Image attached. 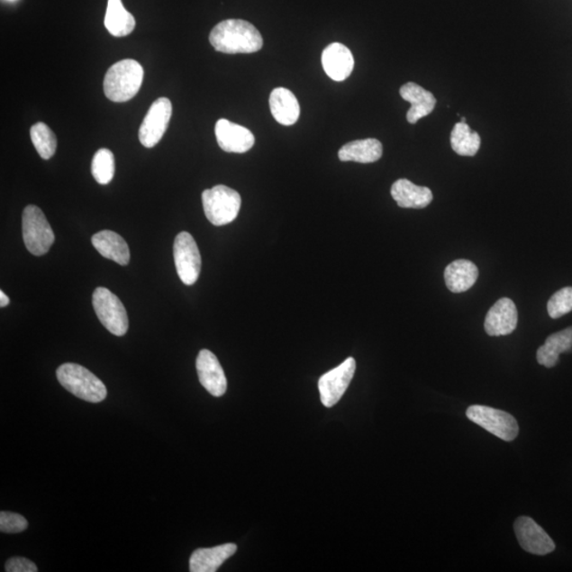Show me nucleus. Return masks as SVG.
Instances as JSON below:
<instances>
[{"mask_svg": "<svg viewBox=\"0 0 572 572\" xmlns=\"http://www.w3.org/2000/svg\"><path fill=\"white\" fill-rule=\"evenodd\" d=\"M215 137L220 148L227 153H246L255 144V136L249 129L227 119L216 123Z\"/></svg>", "mask_w": 572, "mask_h": 572, "instance_id": "obj_13", "label": "nucleus"}, {"mask_svg": "<svg viewBox=\"0 0 572 572\" xmlns=\"http://www.w3.org/2000/svg\"><path fill=\"white\" fill-rule=\"evenodd\" d=\"M172 117V104L168 98H159L150 105L140 129V141L143 147L153 148L159 143Z\"/></svg>", "mask_w": 572, "mask_h": 572, "instance_id": "obj_10", "label": "nucleus"}, {"mask_svg": "<svg viewBox=\"0 0 572 572\" xmlns=\"http://www.w3.org/2000/svg\"><path fill=\"white\" fill-rule=\"evenodd\" d=\"M383 155L382 143L373 138L355 141L343 146L339 152L341 161H354L359 164H372L381 159Z\"/></svg>", "mask_w": 572, "mask_h": 572, "instance_id": "obj_23", "label": "nucleus"}, {"mask_svg": "<svg viewBox=\"0 0 572 572\" xmlns=\"http://www.w3.org/2000/svg\"><path fill=\"white\" fill-rule=\"evenodd\" d=\"M28 528L25 517L14 512L2 511L0 513V531L3 533H21Z\"/></svg>", "mask_w": 572, "mask_h": 572, "instance_id": "obj_29", "label": "nucleus"}, {"mask_svg": "<svg viewBox=\"0 0 572 572\" xmlns=\"http://www.w3.org/2000/svg\"><path fill=\"white\" fill-rule=\"evenodd\" d=\"M238 547L229 543L213 548H201L192 553L190 558L191 572H215L226 562V559L236 555Z\"/></svg>", "mask_w": 572, "mask_h": 572, "instance_id": "obj_18", "label": "nucleus"}, {"mask_svg": "<svg viewBox=\"0 0 572 572\" xmlns=\"http://www.w3.org/2000/svg\"><path fill=\"white\" fill-rule=\"evenodd\" d=\"M547 310L548 314L552 319L561 318L568 314L572 311V287H564L553 294V296L548 301Z\"/></svg>", "mask_w": 572, "mask_h": 572, "instance_id": "obj_28", "label": "nucleus"}, {"mask_svg": "<svg viewBox=\"0 0 572 572\" xmlns=\"http://www.w3.org/2000/svg\"><path fill=\"white\" fill-rule=\"evenodd\" d=\"M322 63L326 74L336 82L348 79L354 69L352 52L340 43L331 44L323 50Z\"/></svg>", "mask_w": 572, "mask_h": 572, "instance_id": "obj_15", "label": "nucleus"}, {"mask_svg": "<svg viewBox=\"0 0 572 572\" xmlns=\"http://www.w3.org/2000/svg\"><path fill=\"white\" fill-rule=\"evenodd\" d=\"M93 305L95 315L112 334L123 336L128 332V313L116 295L105 287L95 288L93 295Z\"/></svg>", "mask_w": 572, "mask_h": 572, "instance_id": "obj_6", "label": "nucleus"}, {"mask_svg": "<svg viewBox=\"0 0 572 572\" xmlns=\"http://www.w3.org/2000/svg\"><path fill=\"white\" fill-rule=\"evenodd\" d=\"M355 369V359L349 358L335 369L319 378L318 388L324 406L331 408L340 402L353 379Z\"/></svg>", "mask_w": 572, "mask_h": 572, "instance_id": "obj_9", "label": "nucleus"}, {"mask_svg": "<svg viewBox=\"0 0 572 572\" xmlns=\"http://www.w3.org/2000/svg\"><path fill=\"white\" fill-rule=\"evenodd\" d=\"M23 238L28 251L38 257L46 255L56 240L45 214L34 204L23 210Z\"/></svg>", "mask_w": 572, "mask_h": 572, "instance_id": "obj_5", "label": "nucleus"}, {"mask_svg": "<svg viewBox=\"0 0 572 572\" xmlns=\"http://www.w3.org/2000/svg\"><path fill=\"white\" fill-rule=\"evenodd\" d=\"M467 415L472 422L483 427L504 441H513L519 436L520 427L513 415L499 409L473 405L468 408Z\"/></svg>", "mask_w": 572, "mask_h": 572, "instance_id": "obj_7", "label": "nucleus"}, {"mask_svg": "<svg viewBox=\"0 0 572 572\" xmlns=\"http://www.w3.org/2000/svg\"><path fill=\"white\" fill-rule=\"evenodd\" d=\"M481 144L477 132H474L467 123L455 124L450 134V146L454 152L460 156H475Z\"/></svg>", "mask_w": 572, "mask_h": 572, "instance_id": "obj_25", "label": "nucleus"}, {"mask_svg": "<svg viewBox=\"0 0 572 572\" xmlns=\"http://www.w3.org/2000/svg\"><path fill=\"white\" fill-rule=\"evenodd\" d=\"M9 304L10 299L7 295H5L3 291L0 292V306H2V308H5V306L9 305Z\"/></svg>", "mask_w": 572, "mask_h": 572, "instance_id": "obj_31", "label": "nucleus"}, {"mask_svg": "<svg viewBox=\"0 0 572 572\" xmlns=\"http://www.w3.org/2000/svg\"><path fill=\"white\" fill-rule=\"evenodd\" d=\"M104 26L113 36L124 38L134 32L136 21L122 0H108Z\"/></svg>", "mask_w": 572, "mask_h": 572, "instance_id": "obj_24", "label": "nucleus"}, {"mask_svg": "<svg viewBox=\"0 0 572 572\" xmlns=\"http://www.w3.org/2000/svg\"><path fill=\"white\" fill-rule=\"evenodd\" d=\"M269 107L277 123L288 126L298 122L300 105L290 89L275 88L270 94Z\"/></svg>", "mask_w": 572, "mask_h": 572, "instance_id": "obj_19", "label": "nucleus"}, {"mask_svg": "<svg viewBox=\"0 0 572 572\" xmlns=\"http://www.w3.org/2000/svg\"><path fill=\"white\" fill-rule=\"evenodd\" d=\"M114 156L108 149H100L95 154L92 161V174L95 182L100 185H107L112 182L114 176Z\"/></svg>", "mask_w": 572, "mask_h": 572, "instance_id": "obj_27", "label": "nucleus"}, {"mask_svg": "<svg viewBox=\"0 0 572 572\" xmlns=\"http://www.w3.org/2000/svg\"><path fill=\"white\" fill-rule=\"evenodd\" d=\"M144 71L135 59H126L107 70L104 88L106 98L117 104L130 101L140 92Z\"/></svg>", "mask_w": 572, "mask_h": 572, "instance_id": "obj_2", "label": "nucleus"}, {"mask_svg": "<svg viewBox=\"0 0 572 572\" xmlns=\"http://www.w3.org/2000/svg\"><path fill=\"white\" fill-rule=\"evenodd\" d=\"M478 275V268L472 261L456 260L445 268V285L451 293L467 292L477 281Z\"/></svg>", "mask_w": 572, "mask_h": 572, "instance_id": "obj_20", "label": "nucleus"}, {"mask_svg": "<svg viewBox=\"0 0 572 572\" xmlns=\"http://www.w3.org/2000/svg\"><path fill=\"white\" fill-rule=\"evenodd\" d=\"M173 251L179 279L186 286H194L202 268L201 252L195 238L186 232L178 233L174 241Z\"/></svg>", "mask_w": 572, "mask_h": 572, "instance_id": "obj_8", "label": "nucleus"}, {"mask_svg": "<svg viewBox=\"0 0 572 572\" xmlns=\"http://www.w3.org/2000/svg\"><path fill=\"white\" fill-rule=\"evenodd\" d=\"M568 352H572V327L548 337L539 348L537 359L540 365L552 368L558 363L559 354Z\"/></svg>", "mask_w": 572, "mask_h": 572, "instance_id": "obj_22", "label": "nucleus"}, {"mask_svg": "<svg viewBox=\"0 0 572 572\" xmlns=\"http://www.w3.org/2000/svg\"><path fill=\"white\" fill-rule=\"evenodd\" d=\"M204 214L214 226L231 224L240 213L241 195L236 190L224 185H218L213 189L204 190L202 195Z\"/></svg>", "mask_w": 572, "mask_h": 572, "instance_id": "obj_4", "label": "nucleus"}, {"mask_svg": "<svg viewBox=\"0 0 572 572\" xmlns=\"http://www.w3.org/2000/svg\"><path fill=\"white\" fill-rule=\"evenodd\" d=\"M517 322L519 314L515 304L509 298H502L487 312L485 330L490 336H505L514 332Z\"/></svg>", "mask_w": 572, "mask_h": 572, "instance_id": "obj_14", "label": "nucleus"}, {"mask_svg": "<svg viewBox=\"0 0 572 572\" xmlns=\"http://www.w3.org/2000/svg\"><path fill=\"white\" fill-rule=\"evenodd\" d=\"M403 99L412 104L407 112V122L415 124L420 119L429 116L437 104L435 95L413 82L406 83L400 89Z\"/></svg>", "mask_w": 572, "mask_h": 572, "instance_id": "obj_16", "label": "nucleus"}, {"mask_svg": "<svg viewBox=\"0 0 572 572\" xmlns=\"http://www.w3.org/2000/svg\"><path fill=\"white\" fill-rule=\"evenodd\" d=\"M92 243L101 256L123 267L129 264L131 259L129 246L118 233L111 231L100 232L93 236Z\"/></svg>", "mask_w": 572, "mask_h": 572, "instance_id": "obj_21", "label": "nucleus"}, {"mask_svg": "<svg viewBox=\"0 0 572 572\" xmlns=\"http://www.w3.org/2000/svg\"><path fill=\"white\" fill-rule=\"evenodd\" d=\"M514 531L522 549L532 555L546 556L556 549L555 541L528 516H521L516 520Z\"/></svg>", "mask_w": 572, "mask_h": 572, "instance_id": "obj_11", "label": "nucleus"}, {"mask_svg": "<svg viewBox=\"0 0 572 572\" xmlns=\"http://www.w3.org/2000/svg\"><path fill=\"white\" fill-rule=\"evenodd\" d=\"M209 41L216 51L226 54L255 53L263 46L259 30L243 20L221 22L213 29Z\"/></svg>", "mask_w": 572, "mask_h": 572, "instance_id": "obj_1", "label": "nucleus"}, {"mask_svg": "<svg viewBox=\"0 0 572 572\" xmlns=\"http://www.w3.org/2000/svg\"><path fill=\"white\" fill-rule=\"evenodd\" d=\"M57 377L66 390L81 400L100 403L106 399L105 385L86 367L72 363L64 364L59 367Z\"/></svg>", "mask_w": 572, "mask_h": 572, "instance_id": "obj_3", "label": "nucleus"}, {"mask_svg": "<svg viewBox=\"0 0 572 572\" xmlns=\"http://www.w3.org/2000/svg\"><path fill=\"white\" fill-rule=\"evenodd\" d=\"M36 565L25 558H12L5 563V571L8 572H36Z\"/></svg>", "mask_w": 572, "mask_h": 572, "instance_id": "obj_30", "label": "nucleus"}, {"mask_svg": "<svg viewBox=\"0 0 572 572\" xmlns=\"http://www.w3.org/2000/svg\"><path fill=\"white\" fill-rule=\"evenodd\" d=\"M391 195L401 208L423 209L432 202V192L427 186L414 185L401 178L391 186Z\"/></svg>", "mask_w": 572, "mask_h": 572, "instance_id": "obj_17", "label": "nucleus"}, {"mask_svg": "<svg viewBox=\"0 0 572 572\" xmlns=\"http://www.w3.org/2000/svg\"><path fill=\"white\" fill-rule=\"evenodd\" d=\"M33 146L41 159H50L56 154L58 141L52 130L43 123H35L30 130Z\"/></svg>", "mask_w": 572, "mask_h": 572, "instance_id": "obj_26", "label": "nucleus"}, {"mask_svg": "<svg viewBox=\"0 0 572 572\" xmlns=\"http://www.w3.org/2000/svg\"><path fill=\"white\" fill-rule=\"evenodd\" d=\"M196 370L203 387L210 395L220 397L227 391V378L218 358L206 349H204L196 359Z\"/></svg>", "mask_w": 572, "mask_h": 572, "instance_id": "obj_12", "label": "nucleus"}, {"mask_svg": "<svg viewBox=\"0 0 572 572\" xmlns=\"http://www.w3.org/2000/svg\"><path fill=\"white\" fill-rule=\"evenodd\" d=\"M461 123H467V119H466L465 117H462V118H461Z\"/></svg>", "mask_w": 572, "mask_h": 572, "instance_id": "obj_32", "label": "nucleus"}]
</instances>
